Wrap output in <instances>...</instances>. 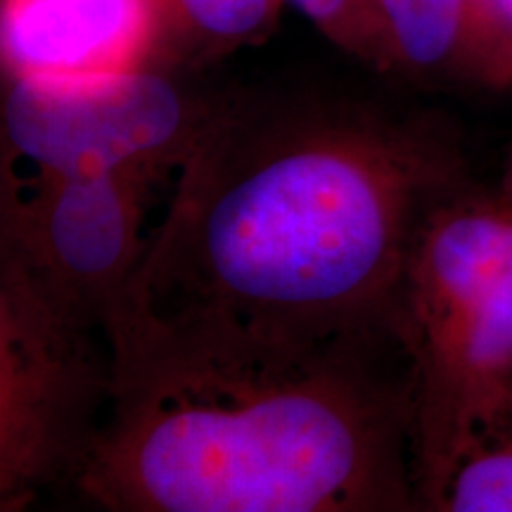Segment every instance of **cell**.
I'll use <instances>...</instances> for the list:
<instances>
[{"label":"cell","mask_w":512,"mask_h":512,"mask_svg":"<svg viewBox=\"0 0 512 512\" xmlns=\"http://www.w3.org/2000/svg\"><path fill=\"white\" fill-rule=\"evenodd\" d=\"M105 406L72 484L114 512H406L411 375L389 342L264 349L166 328L119 304L102 323Z\"/></svg>","instance_id":"cell-2"},{"label":"cell","mask_w":512,"mask_h":512,"mask_svg":"<svg viewBox=\"0 0 512 512\" xmlns=\"http://www.w3.org/2000/svg\"><path fill=\"white\" fill-rule=\"evenodd\" d=\"M162 0H3L5 76L64 79L152 67L174 41Z\"/></svg>","instance_id":"cell-7"},{"label":"cell","mask_w":512,"mask_h":512,"mask_svg":"<svg viewBox=\"0 0 512 512\" xmlns=\"http://www.w3.org/2000/svg\"><path fill=\"white\" fill-rule=\"evenodd\" d=\"M441 512H512V399L467 448Z\"/></svg>","instance_id":"cell-9"},{"label":"cell","mask_w":512,"mask_h":512,"mask_svg":"<svg viewBox=\"0 0 512 512\" xmlns=\"http://www.w3.org/2000/svg\"><path fill=\"white\" fill-rule=\"evenodd\" d=\"M176 38L207 53H226L261 41L287 0H162Z\"/></svg>","instance_id":"cell-10"},{"label":"cell","mask_w":512,"mask_h":512,"mask_svg":"<svg viewBox=\"0 0 512 512\" xmlns=\"http://www.w3.org/2000/svg\"><path fill=\"white\" fill-rule=\"evenodd\" d=\"M24 273L0 259V508L19 510L74 477L105 406L107 349Z\"/></svg>","instance_id":"cell-4"},{"label":"cell","mask_w":512,"mask_h":512,"mask_svg":"<svg viewBox=\"0 0 512 512\" xmlns=\"http://www.w3.org/2000/svg\"><path fill=\"white\" fill-rule=\"evenodd\" d=\"M460 74L486 88L512 86V0H470Z\"/></svg>","instance_id":"cell-11"},{"label":"cell","mask_w":512,"mask_h":512,"mask_svg":"<svg viewBox=\"0 0 512 512\" xmlns=\"http://www.w3.org/2000/svg\"><path fill=\"white\" fill-rule=\"evenodd\" d=\"M117 304L264 349L399 337L427 216L465 190L444 128L342 100L209 107Z\"/></svg>","instance_id":"cell-1"},{"label":"cell","mask_w":512,"mask_h":512,"mask_svg":"<svg viewBox=\"0 0 512 512\" xmlns=\"http://www.w3.org/2000/svg\"><path fill=\"white\" fill-rule=\"evenodd\" d=\"M207 112L162 64L64 79L5 76L3 166H29V178L176 169Z\"/></svg>","instance_id":"cell-5"},{"label":"cell","mask_w":512,"mask_h":512,"mask_svg":"<svg viewBox=\"0 0 512 512\" xmlns=\"http://www.w3.org/2000/svg\"><path fill=\"white\" fill-rule=\"evenodd\" d=\"M420 510L512 399V209L460 190L422 223L401 287Z\"/></svg>","instance_id":"cell-3"},{"label":"cell","mask_w":512,"mask_h":512,"mask_svg":"<svg viewBox=\"0 0 512 512\" xmlns=\"http://www.w3.org/2000/svg\"><path fill=\"white\" fill-rule=\"evenodd\" d=\"M377 12L387 69L460 74L470 0H377Z\"/></svg>","instance_id":"cell-8"},{"label":"cell","mask_w":512,"mask_h":512,"mask_svg":"<svg viewBox=\"0 0 512 512\" xmlns=\"http://www.w3.org/2000/svg\"><path fill=\"white\" fill-rule=\"evenodd\" d=\"M157 169L74 178L5 176L3 256L64 311L102 330L136 275L145 200Z\"/></svg>","instance_id":"cell-6"},{"label":"cell","mask_w":512,"mask_h":512,"mask_svg":"<svg viewBox=\"0 0 512 512\" xmlns=\"http://www.w3.org/2000/svg\"><path fill=\"white\" fill-rule=\"evenodd\" d=\"M501 200L512 209V152H510V164H508V174H505V188H503Z\"/></svg>","instance_id":"cell-13"},{"label":"cell","mask_w":512,"mask_h":512,"mask_svg":"<svg viewBox=\"0 0 512 512\" xmlns=\"http://www.w3.org/2000/svg\"><path fill=\"white\" fill-rule=\"evenodd\" d=\"M337 48L387 69L377 0H287Z\"/></svg>","instance_id":"cell-12"}]
</instances>
